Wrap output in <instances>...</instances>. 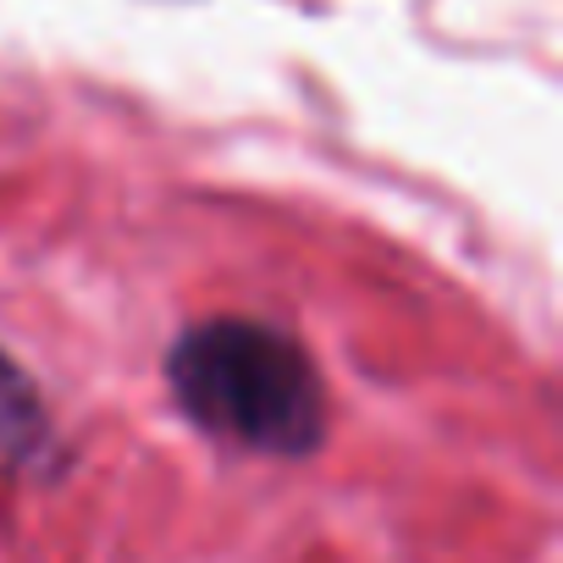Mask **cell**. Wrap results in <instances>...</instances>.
Masks as SVG:
<instances>
[{
    "mask_svg": "<svg viewBox=\"0 0 563 563\" xmlns=\"http://www.w3.org/2000/svg\"><path fill=\"white\" fill-rule=\"evenodd\" d=\"M183 415L238 448L299 459L327 431V393L310 354L265 321H199L166 354Z\"/></svg>",
    "mask_w": 563,
    "mask_h": 563,
    "instance_id": "obj_1",
    "label": "cell"
},
{
    "mask_svg": "<svg viewBox=\"0 0 563 563\" xmlns=\"http://www.w3.org/2000/svg\"><path fill=\"white\" fill-rule=\"evenodd\" d=\"M45 448H51V415H45L34 382L0 354V459L34 464Z\"/></svg>",
    "mask_w": 563,
    "mask_h": 563,
    "instance_id": "obj_2",
    "label": "cell"
}]
</instances>
